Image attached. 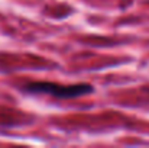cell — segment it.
I'll list each match as a JSON object with an SVG mask.
<instances>
[{"label":"cell","mask_w":149,"mask_h":148,"mask_svg":"<svg viewBox=\"0 0 149 148\" xmlns=\"http://www.w3.org/2000/svg\"><path fill=\"white\" fill-rule=\"evenodd\" d=\"M22 90L32 95H48L56 99H74L91 95L94 87L87 83L59 84L52 81H29L22 86Z\"/></svg>","instance_id":"obj_1"}]
</instances>
